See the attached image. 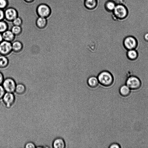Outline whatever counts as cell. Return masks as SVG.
<instances>
[{"mask_svg":"<svg viewBox=\"0 0 148 148\" xmlns=\"http://www.w3.org/2000/svg\"><path fill=\"white\" fill-rule=\"evenodd\" d=\"M15 97L14 93L6 92L2 98L0 99L1 112L4 109L10 108L14 104Z\"/></svg>","mask_w":148,"mask_h":148,"instance_id":"2","label":"cell"},{"mask_svg":"<svg viewBox=\"0 0 148 148\" xmlns=\"http://www.w3.org/2000/svg\"><path fill=\"white\" fill-rule=\"evenodd\" d=\"M143 38L145 41L148 42V32H146L144 34Z\"/></svg>","mask_w":148,"mask_h":148,"instance_id":"30","label":"cell"},{"mask_svg":"<svg viewBox=\"0 0 148 148\" xmlns=\"http://www.w3.org/2000/svg\"><path fill=\"white\" fill-rule=\"evenodd\" d=\"M84 4L85 7L89 10L95 9L98 5L97 0H84Z\"/></svg>","mask_w":148,"mask_h":148,"instance_id":"15","label":"cell"},{"mask_svg":"<svg viewBox=\"0 0 148 148\" xmlns=\"http://www.w3.org/2000/svg\"><path fill=\"white\" fill-rule=\"evenodd\" d=\"M35 0H24L25 2L27 3H31L34 1Z\"/></svg>","mask_w":148,"mask_h":148,"instance_id":"31","label":"cell"},{"mask_svg":"<svg viewBox=\"0 0 148 148\" xmlns=\"http://www.w3.org/2000/svg\"><path fill=\"white\" fill-rule=\"evenodd\" d=\"M53 148H65L66 145L64 140L58 137L55 138L52 143Z\"/></svg>","mask_w":148,"mask_h":148,"instance_id":"13","label":"cell"},{"mask_svg":"<svg viewBox=\"0 0 148 148\" xmlns=\"http://www.w3.org/2000/svg\"><path fill=\"white\" fill-rule=\"evenodd\" d=\"M6 92L2 85H0V99H2Z\"/></svg>","mask_w":148,"mask_h":148,"instance_id":"26","label":"cell"},{"mask_svg":"<svg viewBox=\"0 0 148 148\" xmlns=\"http://www.w3.org/2000/svg\"><path fill=\"white\" fill-rule=\"evenodd\" d=\"M12 51L11 42L3 40L0 42V55L7 56Z\"/></svg>","mask_w":148,"mask_h":148,"instance_id":"9","label":"cell"},{"mask_svg":"<svg viewBox=\"0 0 148 148\" xmlns=\"http://www.w3.org/2000/svg\"><path fill=\"white\" fill-rule=\"evenodd\" d=\"M131 91L130 88L126 84L121 85L119 89L120 94L123 96H126L130 93Z\"/></svg>","mask_w":148,"mask_h":148,"instance_id":"20","label":"cell"},{"mask_svg":"<svg viewBox=\"0 0 148 148\" xmlns=\"http://www.w3.org/2000/svg\"><path fill=\"white\" fill-rule=\"evenodd\" d=\"M3 40L12 42L15 38V36L10 29H8L2 33Z\"/></svg>","mask_w":148,"mask_h":148,"instance_id":"12","label":"cell"},{"mask_svg":"<svg viewBox=\"0 0 148 148\" xmlns=\"http://www.w3.org/2000/svg\"><path fill=\"white\" fill-rule=\"evenodd\" d=\"M109 148H121L119 145L116 143H113L110 145Z\"/></svg>","mask_w":148,"mask_h":148,"instance_id":"27","label":"cell"},{"mask_svg":"<svg viewBox=\"0 0 148 148\" xmlns=\"http://www.w3.org/2000/svg\"><path fill=\"white\" fill-rule=\"evenodd\" d=\"M4 79V75L2 72L0 71V85L2 84Z\"/></svg>","mask_w":148,"mask_h":148,"instance_id":"29","label":"cell"},{"mask_svg":"<svg viewBox=\"0 0 148 148\" xmlns=\"http://www.w3.org/2000/svg\"><path fill=\"white\" fill-rule=\"evenodd\" d=\"M87 82L88 85L92 88L96 87L99 84L97 77L95 76H91L88 77Z\"/></svg>","mask_w":148,"mask_h":148,"instance_id":"16","label":"cell"},{"mask_svg":"<svg viewBox=\"0 0 148 148\" xmlns=\"http://www.w3.org/2000/svg\"><path fill=\"white\" fill-rule=\"evenodd\" d=\"M36 12L38 16L47 19L51 14V10L50 7L47 4L42 3L37 6L36 9Z\"/></svg>","mask_w":148,"mask_h":148,"instance_id":"6","label":"cell"},{"mask_svg":"<svg viewBox=\"0 0 148 148\" xmlns=\"http://www.w3.org/2000/svg\"><path fill=\"white\" fill-rule=\"evenodd\" d=\"M139 45V42L138 39L133 36L128 35L123 40V45L126 51L133 49H137Z\"/></svg>","mask_w":148,"mask_h":148,"instance_id":"3","label":"cell"},{"mask_svg":"<svg viewBox=\"0 0 148 148\" xmlns=\"http://www.w3.org/2000/svg\"><path fill=\"white\" fill-rule=\"evenodd\" d=\"M125 84L131 90H136L142 86V79L138 76L131 75L127 76L125 80Z\"/></svg>","mask_w":148,"mask_h":148,"instance_id":"4","label":"cell"},{"mask_svg":"<svg viewBox=\"0 0 148 148\" xmlns=\"http://www.w3.org/2000/svg\"><path fill=\"white\" fill-rule=\"evenodd\" d=\"M115 17L117 19L123 20L125 18L128 14L126 7L122 4H116L112 12Z\"/></svg>","mask_w":148,"mask_h":148,"instance_id":"5","label":"cell"},{"mask_svg":"<svg viewBox=\"0 0 148 148\" xmlns=\"http://www.w3.org/2000/svg\"><path fill=\"white\" fill-rule=\"evenodd\" d=\"M12 51L15 53L20 52L23 49V45L19 41L14 40L12 42Z\"/></svg>","mask_w":148,"mask_h":148,"instance_id":"14","label":"cell"},{"mask_svg":"<svg viewBox=\"0 0 148 148\" xmlns=\"http://www.w3.org/2000/svg\"><path fill=\"white\" fill-rule=\"evenodd\" d=\"M8 0H0V9L5 10L9 5Z\"/></svg>","mask_w":148,"mask_h":148,"instance_id":"24","label":"cell"},{"mask_svg":"<svg viewBox=\"0 0 148 148\" xmlns=\"http://www.w3.org/2000/svg\"><path fill=\"white\" fill-rule=\"evenodd\" d=\"M116 4L115 2L112 0H108L106 1L104 5L106 10L108 12H112Z\"/></svg>","mask_w":148,"mask_h":148,"instance_id":"19","label":"cell"},{"mask_svg":"<svg viewBox=\"0 0 148 148\" xmlns=\"http://www.w3.org/2000/svg\"><path fill=\"white\" fill-rule=\"evenodd\" d=\"M126 56L129 60L132 62H134L138 59L139 53L137 49L129 50L127 51Z\"/></svg>","mask_w":148,"mask_h":148,"instance_id":"10","label":"cell"},{"mask_svg":"<svg viewBox=\"0 0 148 148\" xmlns=\"http://www.w3.org/2000/svg\"><path fill=\"white\" fill-rule=\"evenodd\" d=\"M16 84L15 81L13 78L7 77L4 78L2 85L6 92L14 93Z\"/></svg>","mask_w":148,"mask_h":148,"instance_id":"7","label":"cell"},{"mask_svg":"<svg viewBox=\"0 0 148 148\" xmlns=\"http://www.w3.org/2000/svg\"></svg>","mask_w":148,"mask_h":148,"instance_id":"33","label":"cell"},{"mask_svg":"<svg viewBox=\"0 0 148 148\" xmlns=\"http://www.w3.org/2000/svg\"><path fill=\"white\" fill-rule=\"evenodd\" d=\"M26 87L25 85L21 83L16 84L14 94L21 95L24 94L26 91Z\"/></svg>","mask_w":148,"mask_h":148,"instance_id":"17","label":"cell"},{"mask_svg":"<svg viewBox=\"0 0 148 148\" xmlns=\"http://www.w3.org/2000/svg\"><path fill=\"white\" fill-rule=\"evenodd\" d=\"M13 25L21 26L23 24L22 18L18 16L14 19L12 22Z\"/></svg>","mask_w":148,"mask_h":148,"instance_id":"23","label":"cell"},{"mask_svg":"<svg viewBox=\"0 0 148 148\" xmlns=\"http://www.w3.org/2000/svg\"><path fill=\"white\" fill-rule=\"evenodd\" d=\"M4 10L5 19L8 21L12 22L18 16L17 10L12 7L7 8Z\"/></svg>","mask_w":148,"mask_h":148,"instance_id":"8","label":"cell"},{"mask_svg":"<svg viewBox=\"0 0 148 148\" xmlns=\"http://www.w3.org/2000/svg\"><path fill=\"white\" fill-rule=\"evenodd\" d=\"M35 23L36 26L39 29H44L47 25V19L44 17L38 16L35 21Z\"/></svg>","mask_w":148,"mask_h":148,"instance_id":"11","label":"cell"},{"mask_svg":"<svg viewBox=\"0 0 148 148\" xmlns=\"http://www.w3.org/2000/svg\"><path fill=\"white\" fill-rule=\"evenodd\" d=\"M8 29H9V25L6 20L0 21V33H2Z\"/></svg>","mask_w":148,"mask_h":148,"instance_id":"21","label":"cell"},{"mask_svg":"<svg viewBox=\"0 0 148 148\" xmlns=\"http://www.w3.org/2000/svg\"><path fill=\"white\" fill-rule=\"evenodd\" d=\"M24 148H36V146L33 142L29 141L25 144Z\"/></svg>","mask_w":148,"mask_h":148,"instance_id":"25","label":"cell"},{"mask_svg":"<svg viewBox=\"0 0 148 148\" xmlns=\"http://www.w3.org/2000/svg\"><path fill=\"white\" fill-rule=\"evenodd\" d=\"M3 40L2 33H0V42Z\"/></svg>","mask_w":148,"mask_h":148,"instance_id":"32","label":"cell"},{"mask_svg":"<svg viewBox=\"0 0 148 148\" xmlns=\"http://www.w3.org/2000/svg\"><path fill=\"white\" fill-rule=\"evenodd\" d=\"M10 29L15 36L20 35L22 32V28L20 26L12 25Z\"/></svg>","mask_w":148,"mask_h":148,"instance_id":"22","label":"cell"},{"mask_svg":"<svg viewBox=\"0 0 148 148\" xmlns=\"http://www.w3.org/2000/svg\"><path fill=\"white\" fill-rule=\"evenodd\" d=\"M9 63V60L7 56L0 55V69L6 68Z\"/></svg>","mask_w":148,"mask_h":148,"instance_id":"18","label":"cell"},{"mask_svg":"<svg viewBox=\"0 0 148 148\" xmlns=\"http://www.w3.org/2000/svg\"><path fill=\"white\" fill-rule=\"evenodd\" d=\"M97 77L99 83L105 86H108L113 84L114 77L113 74L109 71L104 70L100 72Z\"/></svg>","mask_w":148,"mask_h":148,"instance_id":"1","label":"cell"},{"mask_svg":"<svg viewBox=\"0 0 148 148\" xmlns=\"http://www.w3.org/2000/svg\"><path fill=\"white\" fill-rule=\"evenodd\" d=\"M5 19L4 10L0 9V21Z\"/></svg>","mask_w":148,"mask_h":148,"instance_id":"28","label":"cell"}]
</instances>
